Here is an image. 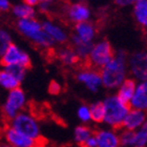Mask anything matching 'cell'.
Instances as JSON below:
<instances>
[{
    "label": "cell",
    "mask_w": 147,
    "mask_h": 147,
    "mask_svg": "<svg viewBox=\"0 0 147 147\" xmlns=\"http://www.w3.org/2000/svg\"><path fill=\"white\" fill-rule=\"evenodd\" d=\"M128 71V57L124 51L115 53L113 59L101 68L102 86L108 89H116L126 80Z\"/></svg>",
    "instance_id": "cell-1"
},
{
    "label": "cell",
    "mask_w": 147,
    "mask_h": 147,
    "mask_svg": "<svg viewBox=\"0 0 147 147\" xmlns=\"http://www.w3.org/2000/svg\"><path fill=\"white\" fill-rule=\"evenodd\" d=\"M17 30L23 37L41 49H51L55 43L53 42L46 33L43 31L42 23L36 18L22 19L17 21Z\"/></svg>",
    "instance_id": "cell-2"
},
{
    "label": "cell",
    "mask_w": 147,
    "mask_h": 147,
    "mask_svg": "<svg viewBox=\"0 0 147 147\" xmlns=\"http://www.w3.org/2000/svg\"><path fill=\"white\" fill-rule=\"evenodd\" d=\"M104 121L109 128H119L122 127L124 119L128 113L130 106L127 103L121 101L117 95H110L104 99Z\"/></svg>",
    "instance_id": "cell-3"
},
{
    "label": "cell",
    "mask_w": 147,
    "mask_h": 147,
    "mask_svg": "<svg viewBox=\"0 0 147 147\" xmlns=\"http://www.w3.org/2000/svg\"><path fill=\"white\" fill-rule=\"evenodd\" d=\"M9 126L17 131L35 140H41V126L36 117L30 111L23 110L9 121Z\"/></svg>",
    "instance_id": "cell-4"
},
{
    "label": "cell",
    "mask_w": 147,
    "mask_h": 147,
    "mask_svg": "<svg viewBox=\"0 0 147 147\" xmlns=\"http://www.w3.org/2000/svg\"><path fill=\"white\" fill-rule=\"evenodd\" d=\"M26 103H28L26 95L20 87L7 92L1 104V113L3 118L7 121H11L18 113L24 110Z\"/></svg>",
    "instance_id": "cell-5"
},
{
    "label": "cell",
    "mask_w": 147,
    "mask_h": 147,
    "mask_svg": "<svg viewBox=\"0 0 147 147\" xmlns=\"http://www.w3.org/2000/svg\"><path fill=\"white\" fill-rule=\"evenodd\" d=\"M115 52L107 40H100L92 43L89 55L87 57L88 63L95 68H102L113 59Z\"/></svg>",
    "instance_id": "cell-6"
},
{
    "label": "cell",
    "mask_w": 147,
    "mask_h": 147,
    "mask_svg": "<svg viewBox=\"0 0 147 147\" xmlns=\"http://www.w3.org/2000/svg\"><path fill=\"white\" fill-rule=\"evenodd\" d=\"M0 62L3 66L17 65L28 68L31 65V58L28 53L23 51L20 46L12 43L0 57Z\"/></svg>",
    "instance_id": "cell-7"
},
{
    "label": "cell",
    "mask_w": 147,
    "mask_h": 147,
    "mask_svg": "<svg viewBox=\"0 0 147 147\" xmlns=\"http://www.w3.org/2000/svg\"><path fill=\"white\" fill-rule=\"evenodd\" d=\"M2 137L4 143L11 147H41V140L30 138L15 130L11 126H7L3 129Z\"/></svg>",
    "instance_id": "cell-8"
},
{
    "label": "cell",
    "mask_w": 147,
    "mask_h": 147,
    "mask_svg": "<svg viewBox=\"0 0 147 147\" xmlns=\"http://www.w3.org/2000/svg\"><path fill=\"white\" fill-rule=\"evenodd\" d=\"M128 71L139 82L147 81V51H139L129 57Z\"/></svg>",
    "instance_id": "cell-9"
},
{
    "label": "cell",
    "mask_w": 147,
    "mask_h": 147,
    "mask_svg": "<svg viewBox=\"0 0 147 147\" xmlns=\"http://www.w3.org/2000/svg\"><path fill=\"white\" fill-rule=\"evenodd\" d=\"M77 80L84 85L89 92H96L102 86L100 71L95 68H82L77 73Z\"/></svg>",
    "instance_id": "cell-10"
},
{
    "label": "cell",
    "mask_w": 147,
    "mask_h": 147,
    "mask_svg": "<svg viewBox=\"0 0 147 147\" xmlns=\"http://www.w3.org/2000/svg\"><path fill=\"white\" fill-rule=\"evenodd\" d=\"M92 12L88 5L84 2H73L67 6L65 16L69 22L78 24L81 22L89 21Z\"/></svg>",
    "instance_id": "cell-11"
},
{
    "label": "cell",
    "mask_w": 147,
    "mask_h": 147,
    "mask_svg": "<svg viewBox=\"0 0 147 147\" xmlns=\"http://www.w3.org/2000/svg\"><path fill=\"white\" fill-rule=\"evenodd\" d=\"M97 147H120L119 134L113 128H101L95 134Z\"/></svg>",
    "instance_id": "cell-12"
},
{
    "label": "cell",
    "mask_w": 147,
    "mask_h": 147,
    "mask_svg": "<svg viewBox=\"0 0 147 147\" xmlns=\"http://www.w3.org/2000/svg\"><path fill=\"white\" fill-rule=\"evenodd\" d=\"M42 23L43 31L45 32L46 35L52 39L54 43H65L68 39V35L64 28L61 25L52 21V20H45L41 22Z\"/></svg>",
    "instance_id": "cell-13"
},
{
    "label": "cell",
    "mask_w": 147,
    "mask_h": 147,
    "mask_svg": "<svg viewBox=\"0 0 147 147\" xmlns=\"http://www.w3.org/2000/svg\"><path fill=\"white\" fill-rule=\"evenodd\" d=\"M146 120L147 118L145 111L130 108L128 113L126 115L125 119H124L122 127L124 129H127V130L136 131V130H139L143 127Z\"/></svg>",
    "instance_id": "cell-14"
},
{
    "label": "cell",
    "mask_w": 147,
    "mask_h": 147,
    "mask_svg": "<svg viewBox=\"0 0 147 147\" xmlns=\"http://www.w3.org/2000/svg\"><path fill=\"white\" fill-rule=\"evenodd\" d=\"M97 35V28L94 23L89 21L81 22L75 25V33L73 36L81 40L82 42L92 43Z\"/></svg>",
    "instance_id": "cell-15"
},
{
    "label": "cell",
    "mask_w": 147,
    "mask_h": 147,
    "mask_svg": "<svg viewBox=\"0 0 147 147\" xmlns=\"http://www.w3.org/2000/svg\"><path fill=\"white\" fill-rule=\"evenodd\" d=\"M129 106L135 109L147 111V81H142L137 84L135 94Z\"/></svg>",
    "instance_id": "cell-16"
},
{
    "label": "cell",
    "mask_w": 147,
    "mask_h": 147,
    "mask_svg": "<svg viewBox=\"0 0 147 147\" xmlns=\"http://www.w3.org/2000/svg\"><path fill=\"white\" fill-rule=\"evenodd\" d=\"M136 87H137V82L134 79H126L121 85L118 87V92L117 97L123 101L124 103L129 104L131 101L134 94H135Z\"/></svg>",
    "instance_id": "cell-17"
},
{
    "label": "cell",
    "mask_w": 147,
    "mask_h": 147,
    "mask_svg": "<svg viewBox=\"0 0 147 147\" xmlns=\"http://www.w3.org/2000/svg\"><path fill=\"white\" fill-rule=\"evenodd\" d=\"M20 81L6 67L0 68V88L6 92L20 86Z\"/></svg>",
    "instance_id": "cell-18"
},
{
    "label": "cell",
    "mask_w": 147,
    "mask_h": 147,
    "mask_svg": "<svg viewBox=\"0 0 147 147\" xmlns=\"http://www.w3.org/2000/svg\"><path fill=\"white\" fill-rule=\"evenodd\" d=\"M134 17L140 26L147 28V0H138L134 3Z\"/></svg>",
    "instance_id": "cell-19"
},
{
    "label": "cell",
    "mask_w": 147,
    "mask_h": 147,
    "mask_svg": "<svg viewBox=\"0 0 147 147\" xmlns=\"http://www.w3.org/2000/svg\"><path fill=\"white\" fill-rule=\"evenodd\" d=\"M57 58L65 66L76 65L80 60L79 57L77 56V54L71 47H64V49H59L57 52Z\"/></svg>",
    "instance_id": "cell-20"
},
{
    "label": "cell",
    "mask_w": 147,
    "mask_h": 147,
    "mask_svg": "<svg viewBox=\"0 0 147 147\" xmlns=\"http://www.w3.org/2000/svg\"><path fill=\"white\" fill-rule=\"evenodd\" d=\"M12 13L18 20L35 18V16H36V9H35L34 6L28 5L24 2L19 3V4H16V5L13 6Z\"/></svg>",
    "instance_id": "cell-21"
},
{
    "label": "cell",
    "mask_w": 147,
    "mask_h": 147,
    "mask_svg": "<svg viewBox=\"0 0 147 147\" xmlns=\"http://www.w3.org/2000/svg\"><path fill=\"white\" fill-rule=\"evenodd\" d=\"M71 44H73L71 49L75 51L79 59H87L90 49L92 46V43L82 42L81 40H79L75 36H71Z\"/></svg>",
    "instance_id": "cell-22"
},
{
    "label": "cell",
    "mask_w": 147,
    "mask_h": 147,
    "mask_svg": "<svg viewBox=\"0 0 147 147\" xmlns=\"http://www.w3.org/2000/svg\"><path fill=\"white\" fill-rule=\"evenodd\" d=\"M94 135L92 131V129L89 128L88 126L86 125H79L77 126L75 130H74V140L77 144H79L82 146L86 142V140L90 138Z\"/></svg>",
    "instance_id": "cell-23"
},
{
    "label": "cell",
    "mask_w": 147,
    "mask_h": 147,
    "mask_svg": "<svg viewBox=\"0 0 147 147\" xmlns=\"http://www.w3.org/2000/svg\"><path fill=\"white\" fill-rule=\"evenodd\" d=\"M89 109H90L92 121L95 123H103L105 115L103 102H94L92 104L89 105Z\"/></svg>",
    "instance_id": "cell-24"
},
{
    "label": "cell",
    "mask_w": 147,
    "mask_h": 147,
    "mask_svg": "<svg viewBox=\"0 0 147 147\" xmlns=\"http://www.w3.org/2000/svg\"><path fill=\"white\" fill-rule=\"evenodd\" d=\"M12 44V36L4 28H0V57L3 55L6 49Z\"/></svg>",
    "instance_id": "cell-25"
},
{
    "label": "cell",
    "mask_w": 147,
    "mask_h": 147,
    "mask_svg": "<svg viewBox=\"0 0 147 147\" xmlns=\"http://www.w3.org/2000/svg\"><path fill=\"white\" fill-rule=\"evenodd\" d=\"M119 137H120V144H121V146L132 147L134 137H135V131L124 129V130L121 131V134H119Z\"/></svg>",
    "instance_id": "cell-26"
},
{
    "label": "cell",
    "mask_w": 147,
    "mask_h": 147,
    "mask_svg": "<svg viewBox=\"0 0 147 147\" xmlns=\"http://www.w3.org/2000/svg\"><path fill=\"white\" fill-rule=\"evenodd\" d=\"M132 147H147V132L142 128L135 131Z\"/></svg>",
    "instance_id": "cell-27"
},
{
    "label": "cell",
    "mask_w": 147,
    "mask_h": 147,
    "mask_svg": "<svg viewBox=\"0 0 147 147\" xmlns=\"http://www.w3.org/2000/svg\"><path fill=\"white\" fill-rule=\"evenodd\" d=\"M77 117L78 119L81 121L82 123L86 124L92 121V116H90V109H89V106L87 105H80L78 109H77Z\"/></svg>",
    "instance_id": "cell-28"
},
{
    "label": "cell",
    "mask_w": 147,
    "mask_h": 147,
    "mask_svg": "<svg viewBox=\"0 0 147 147\" xmlns=\"http://www.w3.org/2000/svg\"><path fill=\"white\" fill-rule=\"evenodd\" d=\"M3 67H6L11 73L14 75V76L17 78V79L22 82L23 79L25 78V75H26V68L22 67V66H17V65H12V66H3Z\"/></svg>",
    "instance_id": "cell-29"
},
{
    "label": "cell",
    "mask_w": 147,
    "mask_h": 147,
    "mask_svg": "<svg viewBox=\"0 0 147 147\" xmlns=\"http://www.w3.org/2000/svg\"><path fill=\"white\" fill-rule=\"evenodd\" d=\"M49 92L51 94H53V95H57V94H59V92H61V86H60V84L58 82L53 81V82L49 83Z\"/></svg>",
    "instance_id": "cell-30"
},
{
    "label": "cell",
    "mask_w": 147,
    "mask_h": 147,
    "mask_svg": "<svg viewBox=\"0 0 147 147\" xmlns=\"http://www.w3.org/2000/svg\"><path fill=\"white\" fill-rule=\"evenodd\" d=\"M52 4L53 3H49V2H42L39 3V11L41 13H44V14H49L51 12V9H52Z\"/></svg>",
    "instance_id": "cell-31"
},
{
    "label": "cell",
    "mask_w": 147,
    "mask_h": 147,
    "mask_svg": "<svg viewBox=\"0 0 147 147\" xmlns=\"http://www.w3.org/2000/svg\"><path fill=\"white\" fill-rule=\"evenodd\" d=\"M9 9H11L9 0H0V13L7 12Z\"/></svg>",
    "instance_id": "cell-32"
},
{
    "label": "cell",
    "mask_w": 147,
    "mask_h": 147,
    "mask_svg": "<svg viewBox=\"0 0 147 147\" xmlns=\"http://www.w3.org/2000/svg\"><path fill=\"white\" fill-rule=\"evenodd\" d=\"M135 2H136L135 0H115V3H116L118 6H121V7L132 5Z\"/></svg>",
    "instance_id": "cell-33"
},
{
    "label": "cell",
    "mask_w": 147,
    "mask_h": 147,
    "mask_svg": "<svg viewBox=\"0 0 147 147\" xmlns=\"http://www.w3.org/2000/svg\"><path fill=\"white\" fill-rule=\"evenodd\" d=\"M83 147H97V140L95 138V135H92L90 138L86 140V142L82 145Z\"/></svg>",
    "instance_id": "cell-34"
},
{
    "label": "cell",
    "mask_w": 147,
    "mask_h": 147,
    "mask_svg": "<svg viewBox=\"0 0 147 147\" xmlns=\"http://www.w3.org/2000/svg\"><path fill=\"white\" fill-rule=\"evenodd\" d=\"M41 2V0H24V3L28 4L31 6H36L39 5V3Z\"/></svg>",
    "instance_id": "cell-35"
},
{
    "label": "cell",
    "mask_w": 147,
    "mask_h": 147,
    "mask_svg": "<svg viewBox=\"0 0 147 147\" xmlns=\"http://www.w3.org/2000/svg\"><path fill=\"white\" fill-rule=\"evenodd\" d=\"M142 129L144 130L145 132H147V120L145 121V123H144V125H143V127H142Z\"/></svg>",
    "instance_id": "cell-36"
},
{
    "label": "cell",
    "mask_w": 147,
    "mask_h": 147,
    "mask_svg": "<svg viewBox=\"0 0 147 147\" xmlns=\"http://www.w3.org/2000/svg\"><path fill=\"white\" fill-rule=\"evenodd\" d=\"M42 1H44V2H49V3H53V2H55L56 0H41V2Z\"/></svg>",
    "instance_id": "cell-37"
},
{
    "label": "cell",
    "mask_w": 147,
    "mask_h": 147,
    "mask_svg": "<svg viewBox=\"0 0 147 147\" xmlns=\"http://www.w3.org/2000/svg\"><path fill=\"white\" fill-rule=\"evenodd\" d=\"M0 147H11V146L7 145L6 143H2V144H0Z\"/></svg>",
    "instance_id": "cell-38"
},
{
    "label": "cell",
    "mask_w": 147,
    "mask_h": 147,
    "mask_svg": "<svg viewBox=\"0 0 147 147\" xmlns=\"http://www.w3.org/2000/svg\"><path fill=\"white\" fill-rule=\"evenodd\" d=\"M71 1H73V2H84L86 0H71Z\"/></svg>",
    "instance_id": "cell-39"
},
{
    "label": "cell",
    "mask_w": 147,
    "mask_h": 147,
    "mask_svg": "<svg viewBox=\"0 0 147 147\" xmlns=\"http://www.w3.org/2000/svg\"><path fill=\"white\" fill-rule=\"evenodd\" d=\"M2 135V130H1V127H0V136Z\"/></svg>",
    "instance_id": "cell-40"
},
{
    "label": "cell",
    "mask_w": 147,
    "mask_h": 147,
    "mask_svg": "<svg viewBox=\"0 0 147 147\" xmlns=\"http://www.w3.org/2000/svg\"><path fill=\"white\" fill-rule=\"evenodd\" d=\"M120 147H124V146H120Z\"/></svg>",
    "instance_id": "cell-41"
},
{
    "label": "cell",
    "mask_w": 147,
    "mask_h": 147,
    "mask_svg": "<svg viewBox=\"0 0 147 147\" xmlns=\"http://www.w3.org/2000/svg\"><path fill=\"white\" fill-rule=\"evenodd\" d=\"M135 1H138V0H135Z\"/></svg>",
    "instance_id": "cell-42"
},
{
    "label": "cell",
    "mask_w": 147,
    "mask_h": 147,
    "mask_svg": "<svg viewBox=\"0 0 147 147\" xmlns=\"http://www.w3.org/2000/svg\"><path fill=\"white\" fill-rule=\"evenodd\" d=\"M146 32H147V28H146Z\"/></svg>",
    "instance_id": "cell-43"
}]
</instances>
